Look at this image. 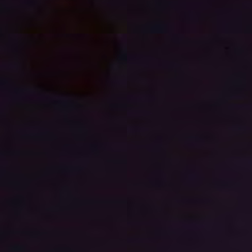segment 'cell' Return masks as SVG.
<instances>
[{"mask_svg":"<svg viewBox=\"0 0 252 252\" xmlns=\"http://www.w3.org/2000/svg\"><path fill=\"white\" fill-rule=\"evenodd\" d=\"M182 219L186 222H189V223H193L199 219V216L196 213H185L182 215Z\"/></svg>","mask_w":252,"mask_h":252,"instance_id":"5b68a950","label":"cell"},{"mask_svg":"<svg viewBox=\"0 0 252 252\" xmlns=\"http://www.w3.org/2000/svg\"><path fill=\"white\" fill-rule=\"evenodd\" d=\"M23 201H24V198L21 197V196H16V197H13L11 198L9 200L10 203V206L12 207H19L23 204Z\"/></svg>","mask_w":252,"mask_h":252,"instance_id":"52a82bcc","label":"cell"},{"mask_svg":"<svg viewBox=\"0 0 252 252\" xmlns=\"http://www.w3.org/2000/svg\"><path fill=\"white\" fill-rule=\"evenodd\" d=\"M77 179H78V183L80 184V185H83V184L85 183L86 177H85V175L83 174V172H80V174L77 175Z\"/></svg>","mask_w":252,"mask_h":252,"instance_id":"8fae6325","label":"cell"},{"mask_svg":"<svg viewBox=\"0 0 252 252\" xmlns=\"http://www.w3.org/2000/svg\"><path fill=\"white\" fill-rule=\"evenodd\" d=\"M27 199H28L29 201L33 200V194H32V193H28V194H27Z\"/></svg>","mask_w":252,"mask_h":252,"instance_id":"4fadbf2b","label":"cell"},{"mask_svg":"<svg viewBox=\"0 0 252 252\" xmlns=\"http://www.w3.org/2000/svg\"><path fill=\"white\" fill-rule=\"evenodd\" d=\"M12 229V224L10 221H6L2 225V239L1 242H4L5 240L9 238V234Z\"/></svg>","mask_w":252,"mask_h":252,"instance_id":"277c9868","label":"cell"},{"mask_svg":"<svg viewBox=\"0 0 252 252\" xmlns=\"http://www.w3.org/2000/svg\"><path fill=\"white\" fill-rule=\"evenodd\" d=\"M41 217H43V219L44 221H48V222H52V221H55L56 219H57V217H56L54 214H52V213H43V215H41Z\"/></svg>","mask_w":252,"mask_h":252,"instance_id":"ba28073f","label":"cell"},{"mask_svg":"<svg viewBox=\"0 0 252 252\" xmlns=\"http://www.w3.org/2000/svg\"><path fill=\"white\" fill-rule=\"evenodd\" d=\"M22 234H27V235H33V234H39V231H37L36 228H26L23 231H22Z\"/></svg>","mask_w":252,"mask_h":252,"instance_id":"9c48e42d","label":"cell"},{"mask_svg":"<svg viewBox=\"0 0 252 252\" xmlns=\"http://www.w3.org/2000/svg\"><path fill=\"white\" fill-rule=\"evenodd\" d=\"M25 35L26 68L39 88L77 97L104 89L118 46L91 0H48Z\"/></svg>","mask_w":252,"mask_h":252,"instance_id":"6da1fadb","label":"cell"},{"mask_svg":"<svg viewBox=\"0 0 252 252\" xmlns=\"http://www.w3.org/2000/svg\"><path fill=\"white\" fill-rule=\"evenodd\" d=\"M140 211H141V215L143 217H145L147 215V213H148V210H147V207L145 205H141L140 207Z\"/></svg>","mask_w":252,"mask_h":252,"instance_id":"7c38bea8","label":"cell"},{"mask_svg":"<svg viewBox=\"0 0 252 252\" xmlns=\"http://www.w3.org/2000/svg\"><path fill=\"white\" fill-rule=\"evenodd\" d=\"M177 241L183 244V245H193V244L198 242V236L194 231H188L181 234V236L177 239Z\"/></svg>","mask_w":252,"mask_h":252,"instance_id":"7a4b0ae2","label":"cell"},{"mask_svg":"<svg viewBox=\"0 0 252 252\" xmlns=\"http://www.w3.org/2000/svg\"><path fill=\"white\" fill-rule=\"evenodd\" d=\"M133 207H134V200H132V198L128 197V199H127V219L129 221L132 218Z\"/></svg>","mask_w":252,"mask_h":252,"instance_id":"8992f818","label":"cell"},{"mask_svg":"<svg viewBox=\"0 0 252 252\" xmlns=\"http://www.w3.org/2000/svg\"><path fill=\"white\" fill-rule=\"evenodd\" d=\"M28 209H29V211L32 212V213H37V205L35 204V202H33V200L29 201V203H28Z\"/></svg>","mask_w":252,"mask_h":252,"instance_id":"30bf717a","label":"cell"},{"mask_svg":"<svg viewBox=\"0 0 252 252\" xmlns=\"http://www.w3.org/2000/svg\"><path fill=\"white\" fill-rule=\"evenodd\" d=\"M181 201L183 203H186V204H205V203L210 202V200H208V199L200 197H187L183 198Z\"/></svg>","mask_w":252,"mask_h":252,"instance_id":"3957f363","label":"cell"}]
</instances>
